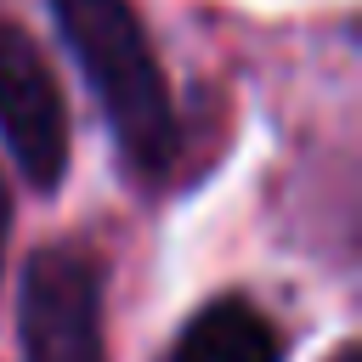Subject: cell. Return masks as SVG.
Here are the masks:
<instances>
[{
  "instance_id": "cell-1",
  "label": "cell",
  "mask_w": 362,
  "mask_h": 362,
  "mask_svg": "<svg viewBox=\"0 0 362 362\" xmlns=\"http://www.w3.org/2000/svg\"><path fill=\"white\" fill-rule=\"evenodd\" d=\"M51 28L90 90L113 164L136 192H164L187 158V119L136 0H45Z\"/></svg>"
},
{
  "instance_id": "cell-2",
  "label": "cell",
  "mask_w": 362,
  "mask_h": 362,
  "mask_svg": "<svg viewBox=\"0 0 362 362\" xmlns=\"http://www.w3.org/2000/svg\"><path fill=\"white\" fill-rule=\"evenodd\" d=\"M17 362H113L107 345V255L90 238L28 249L11 294Z\"/></svg>"
},
{
  "instance_id": "cell-3",
  "label": "cell",
  "mask_w": 362,
  "mask_h": 362,
  "mask_svg": "<svg viewBox=\"0 0 362 362\" xmlns=\"http://www.w3.org/2000/svg\"><path fill=\"white\" fill-rule=\"evenodd\" d=\"M0 153L34 198H57L74 170V119L68 90L45 45L0 11Z\"/></svg>"
},
{
  "instance_id": "cell-4",
  "label": "cell",
  "mask_w": 362,
  "mask_h": 362,
  "mask_svg": "<svg viewBox=\"0 0 362 362\" xmlns=\"http://www.w3.org/2000/svg\"><path fill=\"white\" fill-rule=\"evenodd\" d=\"M164 362H294V334L249 288H215L181 317Z\"/></svg>"
},
{
  "instance_id": "cell-5",
  "label": "cell",
  "mask_w": 362,
  "mask_h": 362,
  "mask_svg": "<svg viewBox=\"0 0 362 362\" xmlns=\"http://www.w3.org/2000/svg\"><path fill=\"white\" fill-rule=\"evenodd\" d=\"M11 232H17V204H11V181L0 175V277H6V255H11Z\"/></svg>"
},
{
  "instance_id": "cell-6",
  "label": "cell",
  "mask_w": 362,
  "mask_h": 362,
  "mask_svg": "<svg viewBox=\"0 0 362 362\" xmlns=\"http://www.w3.org/2000/svg\"><path fill=\"white\" fill-rule=\"evenodd\" d=\"M328 362H362V339H339V345L328 351Z\"/></svg>"
}]
</instances>
